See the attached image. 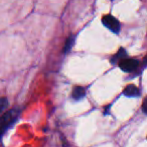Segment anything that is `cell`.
I'll return each mask as SVG.
<instances>
[{"instance_id": "6da1fadb", "label": "cell", "mask_w": 147, "mask_h": 147, "mask_svg": "<svg viewBox=\"0 0 147 147\" xmlns=\"http://www.w3.org/2000/svg\"><path fill=\"white\" fill-rule=\"evenodd\" d=\"M18 116H19V110L17 108L11 109L2 115L0 118V138L12 124L15 123V121L18 119Z\"/></svg>"}, {"instance_id": "7a4b0ae2", "label": "cell", "mask_w": 147, "mask_h": 147, "mask_svg": "<svg viewBox=\"0 0 147 147\" xmlns=\"http://www.w3.org/2000/svg\"><path fill=\"white\" fill-rule=\"evenodd\" d=\"M102 22L109 30H111L114 33H119L121 25H120V22L118 21V19H116L114 16L112 15H105L102 18Z\"/></svg>"}, {"instance_id": "3957f363", "label": "cell", "mask_w": 147, "mask_h": 147, "mask_svg": "<svg viewBox=\"0 0 147 147\" xmlns=\"http://www.w3.org/2000/svg\"><path fill=\"white\" fill-rule=\"evenodd\" d=\"M138 66H139V61L132 58H123L119 62V67L124 72L134 71Z\"/></svg>"}, {"instance_id": "277c9868", "label": "cell", "mask_w": 147, "mask_h": 147, "mask_svg": "<svg viewBox=\"0 0 147 147\" xmlns=\"http://www.w3.org/2000/svg\"><path fill=\"white\" fill-rule=\"evenodd\" d=\"M123 93H124V95H126V96H128V97H138L140 95V90L136 87L135 85L130 84V85L126 86Z\"/></svg>"}, {"instance_id": "5b68a950", "label": "cell", "mask_w": 147, "mask_h": 147, "mask_svg": "<svg viewBox=\"0 0 147 147\" xmlns=\"http://www.w3.org/2000/svg\"><path fill=\"white\" fill-rule=\"evenodd\" d=\"M86 92H85V89L81 86H76L73 90V98L75 100H81L83 97L85 96Z\"/></svg>"}, {"instance_id": "8992f818", "label": "cell", "mask_w": 147, "mask_h": 147, "mask_svg": "<svg viewBox=\"0 0 147 147\" xmlns=\"http://www.w3.org/2000/svg\"><path fill=\"white\" fill-rule=\"evenodd\" d=\"M74 41H75V37L74 36H71L69 37V38L66 40V46H65V52H69L70 49L72 48V46H73L74 44Z\"/></svg>"}, {"instance_id": "52a82bcc", "label": "cell", "mask_w": 147, "mask_h": 147, "mask_svg": "<svg viewBox=\"0 0 147 147\" xmlns=\"http://www.w3.org/2000/svg\"><path fill=\"white\" fill-rule=\"evenodd\" d=\"M8 106V101L5 97H0V115L2 114L4 110L6 109V107Z\"/></svg>"}, {"instance_id": "ba28073f", "label": "cell", "mask_w": 147, "mask_h": 147, "mask_svg": "<svg viewBox=\"0 0 147 147\" xmlns=\"http://www.w3.org/2000/svg\"><path fill=\"white\" fill-rule=\"evenodd\" d=\"M145 104H146V100H144V102H143V106H142V110H143V112L144 113H146V107H145Z\"/></svg>"}]
</instances>
